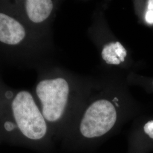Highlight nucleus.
I'll use <instances>...</instances> for the list:
<instances>
[{"mask_svg":"<svg viewBox=\"0 0 153 153\" xmlns=\"http://www.w3.org/2000/svg\"><path fill=\"white\" fill-rule=\"evenodd\" d=\"M117 114L114 105L107 100H99L85 112L80 125L83 136L88 138L102 136L115 125Z\"/></svg>","mask_w":153,"mask_h":153,"instance_id":"obj_3","label":"nucleus"},{"mask_svg":"<svg viewBox=\"0 0 153 153\" xmlns=\"http://www.w3.org/2000/svg\"><path fill=\"white\" fill-rule=\"evenodd\" d=\"M4 128L7 131H11L15 129L16 128V126L11 121H6L4 124Z\"/></svg>","mask_w":153,"mask_h":153,"instance_id":"obj_10","label":"nucleus"},{"mask_svg":"<svg viewBox=\"0 0 153 153\" xmlns=\"http://www.w3.org/2000/svg\"><path fill=\"white\" fill-rule=\"evenodd\" d=\"M36 92L42 104V115L47 120L60 119L65 109L69 85L65 79L58 78L43 80L39 83Z\"/></svg>","mask_w":153,"mask_h":153,"instance_id":"obj_2","label":"nucleus"},{"mask_svg":"<svg viewBox=\"0 0 153 153\" xmlns=\"http://www.w3.org/2000/svg\"><path fill=\"white\" fill-rule=\"evenodd\" d=\"M12 110L17 126L26 137L36 140L45 135L47 128L44 117L30 93H18L12 102Z\"/></svg>","mask_w":153,"mask_h":153,"instance_id":"obj_1","label":"nucleus"},{"mask_svg":"<svg viewBox=\"0 0 153 153\" xmlns=\"http://www.w3.org/2000/svg\"><path fill=\"white\" fill-rule=\"evenodd\" d=\"M148 10H153V0L148 1Z\"/></svg>","mask_w":153,"mask_h":153,"instance_id":"obj_12","label":"nucleus"},{"mask_svg":"<svg viewBox=\"0 0 153 153\" xmlns=\"http://www.w3.org/2000/svg\"><path fill=\"white\" fill-rule=\"evenodd\" d=\"M116 48L115 50V53L117 58L120 60L121 62L124 61V58L126 56V51L121 45L120 43L116 42Z\"/></svg>","mask_w":153,"mask_h":153,"instance_id":"obj_7","label":"nucleus"},{"mask_svg":"<svg viewBox=\"0 0 153 153\" xmlns=\"http://www.w3.org/2000/svg\"><path fill=\"white\" fill-rule=\"evenodd\" d=\"M13 93L11 91H7L5 93L6 98L7 99H10L13 97Z\"/></svg>","mask_w":153,"mask_h":153,"instance_id":"obj_13","label":"nucleus"},{"mask_svg":"<svg viewBox=\"0 0 153 153\" xmlns=\"http://www.w3.org/2000/svg\"><path fill=\"white\" fill-rule=\"evenodd\" d=\"M146 21L149 24H153V10H148L145 16Z\"/></svg>","mask_w":153,"mask_h":153,"instance_id":"obj_11","label":"nucleus"},{"mask_svg":"<svg viewBox=\"0 0 153 153\" xmlns=\"http://www.w3.org/2000/svg\"><path fill=\"white\" fill-rule=\"evenodd\" d=\"M26 36V30L14 18L0 13V42L14 45L20 43Z\"/></svg>","mask_w":153,"mask_h":153,"instance_id":"obj_4","label":"nucleus"},{"mask_svg":"<svg viewBox=\"0 0 153 153\" xmlns=\"http://www.w3.org/2000/svg\"><path fill=\"white\" fill-rule=\"evenodd\" d=\"M143 129L148 136L153 139V120L148 121L144 126Z\"/></svg>","mask_w":153,"mask_h":153,"instance_id":"obj_8","label":"nucleus"},{"mask_svg":"<svg viewBox=\"0 0 153 153\" xmlns=\"http://www.w3.org/2000/svg\"><path fill=\"white\" fill-rule=\"evenodd\" d=\"M116 48V43H111L104 46V48L102 52V56L104 61L107 60L111 56H116L115 54V50Z\"/></svg>","mask_w":153,"mask_h":153,"instance_id":"obj_6","label":"nucleus"},{"mask_svg":"<svg viewBox=\"0 0 153 153\" xmlns=\"http://www.w3.org/2000/svg\"><path fill=\"white\" fill-rule=\"evenodd\" d=\"M107 64H115V65H119L121 62L120 60L116 56H111L107 60L105 61Z\"/></svg>","mask_w":153,"mask_h":153,"instance_id":"obj_9","label":"nucleus"},{"mask_svg":"<svg viewBox=\"0 0 153 153\" xmlns=\"http://www.w3.org/2000/svg\"><path fill=\"white\" fill-rule=\"evenodd\" d=\"M25 6L30 20L39 23L49 17L53 5L51 0H27L25 2Z\"/></svg>","mask_w":153,"mask_h":153,"instance_id":"obj_5","label":"nucleus"}]
</instances>
